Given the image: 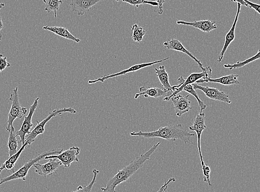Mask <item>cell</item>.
Here are the masks:
<instances>
[{
    "label": "cell",
    "mask_w": 260,
    "mask_h": 192,
    "mask_svg": "<svg viewBox=\"0 0 260 192\" xmlns=\"http://www.w3.org/2000/svg\"><path fill=\"white\" fill-rule=\"evenodd\" d=\"M160 144L159 142L154 144L148 151L137 157L121 170H118L116 174L109 180L106 187L101 188L102 192H117L115 190L116 186L127 181L137 170L141 168L158 148Z\"/></svg>",
    "instance_id": "6da1fadb"
},
{
    "label": "cell",
    "mask_w": 260,
    "mask_h": 192,
    "mask_svg": "<svg viewBox=\"0 0 260 192\" xmlns=\"http://www.w3.org/2000/svg\"><path fill=\"white\" fill-rule=\"evenodd\" d=\"M130 135L148 138H160L173 142L175 141L176 139H180L185 143H189L190 138L195 136L194 134L187 131L180 124H170L153 132H133L130 133Z\"/></svg>",
    "instance_id": "7a4b0ae2"
},
{
    "label": "cell",
    "mask_w": 260,
    "mask_h": 192,
    "mask_svg": "<svg viewBox=\"0 0 260 192\" xmlns=\"http://www.w3.org/2000/svg\"><path fill=\"white\" fill-rule=\"evenodd\" d=\"M62 151H63V149H51L48 150V151L36 155L34 158L30 159L27 163H26L23 167L20 168L17 172H15L11 175L7 176L6 177L3 178L1 180H0V186L5 183L8 182V181L16 179H21L24 181L26 180L30 169L33 167L35 163L39 162L42 159H44L47 156L59 154Z\"/></svg>",
    "instance_id": "3957f363"
},
{
    "label": "cell",
    "mask_w": 260,
    "mask_h": 192,
    "mask_svg": "<svg viewBox=\"0 0 260 192\" xmlns=\"http://www.w3.org/2000/svg\"><path fill=\"white\" fill-rule=\"evenodd\" d=\"M69 112L71 114H75L77 111L74 108H58L50 113L49 115L43 121L41 122H38L37 126H36L32 131L26 136L25 142L28 143L27 148H29L35 141L39 135L43 134L45 131V126L47 123L51 120L52 118L57 116H61L62 113Z\"/></svg>",
    "instance_id": "277c9868"
},
{
    "label": "cell",
    "mask_w": 260,
    "mask_h": 192,
    "mask_svg": "<svg viewBox=\"0 0 260 192\" xmlns=\"http://www.w3.org/2000/svg\"><path fill=\"white\" fill-rule=\"evenodd\" d=\"M212 76V69L210 66L206 67L205 71H202L200 73H192L189 76L184 78L181 76L178 79V85L171 86V92L172 94L169 96L163 98V100L169 101L171 97L177 95L179 93L183 91L184 87L187 85H191L194 84L197 81H198L204 77H211Z\"/></svg>",
    "instance_id": "5b68a950"
},
{
    "label": "cell",
    "mask_w": 260,
    "mask_h": 192,
    "mask_svg": "<svg viewBox=\"0 0 260 192\" xmlns=\"http://www.w3.org/2000/svg\"><path fill=\"white\" fill-rule=\"evenodd\" d=\"M10 100L12 102V105L10 108L8 115V125L7 131L10 132L12 127H13V123L16 119L22 118L27 113V108L23 107L21 105L18 94V87L15 88L13 90Z\"/></svg>",
    "instance_id": "8992f818"
},
{
    "label": "cell",
    "mask_w": 260,
    "mask_h": 192,
    "mask_svg": "<svg viewBox=\"0 0 260 192\" xmlns=\"http://www.w3.org/2000/svg\"><path fill=\"white\" fill-rule=\"evenodd\" d=\"M205 125V115L204 113H199L197 114L196 117L194 118L192 125L189 127V130L191 131H194L197 134V148H198V151L200 158L201 165L202 166V170H204L207 166L203 159L202 154L201 153V136L202 132L206 129Z\"/></svg>",
    "instance_id": "52a82bcc"
},
{
    "label": "cell",
    "mask_w": 260,
    "mask_h": 192,
    "mask_svg": "<svg viewBox=\"0 0 260 192\" xmlns=\"http://www.w3.org/2000/svg\"><path fill=\"white\" fill-rule=\"evenodd\" d=\"M39 100V97L36 98L33 105L30 107L28 115L25 116L22 127H21L20 130L16 133L17 136L20 137V140L19 142L22 144L25 143L26 136L30 133L31 128L34 126V124L32 123V119L34 114L38 107Z\"/></svg>",
    "instance_id": "ba28073f"
},
{
    "label": "cell",
    "mask_w": 260,
    "mask_h": 192,
    "mask_svg": "<svg viewBox=\"0 0 260 192\" xmlns=\"http://www.w3.org/2000/svg\"><path fill=\"white\" fill-rule=\"evenodd\" d=\"M170 59V57H168V58H165L163 60L149 62V63H144L133 65L131 67H130L129 68L123 70L121 72H118L116 74H113L111 75H106L103 76L102 77L98 78V79L95 80H90L88 81V84H96V83L98 82H104L106 80L108 79H111V78L116 77L118 76H123L126 75L128 73H131V72H135L142 69L145 68V67L154 66V65L160 63V62H162L163 61L168 60Z\"/></svg>",
    "instance_id": "9c48e42d"
},
{
    "label": "cell",
    "mask_w": 260,
    "mask_h": 192,
    "mask_svg": "<svg viewBox=\"0 0 260 192\" xmlns=\"http://www.w3.org/2000/svg\"><path fill=\"white\" fill-rule=\"evenodd\" d=\"M80 150L81 149L79 147H72L65 151H62L59 154L47 156L44 159L56 158L60 161L62 165H64V167L69 168L73 162H79L77 155L80 154Z\"/></svg>",
    "instance_id": "30bf717a"
},
{
    "label": "cell",
    "mask_w": 260,
    "mask_h": 192,
    "mask_svg": "<svg viewBox=\"0 0 260 192\" xmlns=\"http://www.w3.org/2000/svg\"><path fill=\"white\" fill-rule=\"evenodd\" d=\"M191 85L193 87L194 90H199L203 92L206 96L209 98L211 100L225 102L228 104L231 103V101L225 93L215 89V88L202 86L196 84V83L191 84Z\"/></svg>",
    "instance_id": "8fae6325"
},
{
    "label": "cell",
    "mask_w": 260,
    "mask_h": 192,
    "mask_svg": "<svg viewBox=\"0 0 260 192\" xmlns=\"http://www.w3.org/2000/svg\"><path fill=\"white\" fill-rule=\"evenodd\" d=\"M189 95H180L174 96L170 99L174 105L176 115L180 117L189 112L191 109V102L188 100Z\"/></svg>",
    "instance_id": "7c38bea8"
},
{
    "label": "cell",
    "mask_w": 260,
    "mask_h": 192,
    "mask_svg": "<svg viewBox=\"0 0 260 192\" xmlns=\"http://www.w3.org/2000/svg\"><path fill=\"white\" fill-rule=\"evenodd\" d=\"M61 165L62 163L60 161L57 160L56 158H51L49 159L48 163L44 164L36 163L34 164L33 167L35 169L36 173L46 177L49 175H52L54 173H57V169Z\"/></svg>",
    "instance_id": "4fadbf2b"
},
{
    "label": "cell",
    "mask_w": 260,
    "mask_h": 192,
    "mask_svg": "<svg viewBox=\"0 0 260 192\" xmlns=\"http://www.w3.org/2000/svg\"><path fill=\"white\" fill-rule=\"evenodd\" d=\"M237 12L235 15V19H234L231 28L229 31H228V32L226 34L225 36L224 44H223V46L219 55V58H218L217 60L218 62H220L222 60L223 56H224L226 51L228 48V46H229L231 43L232 42V41L234 40H235V29L237 23L238 22V16L241 12V5L240 4L237 3Z\"/></svg>",
    "instance_id": "5bb4252c"
},
{
    "label": "cell",
    "mask_w": 260,
    "mask_h": 192,
    "mask_svg": "<svg viewBox=\"0 0 260 192\" xmlns=\"http://www.w3.org/2000/svg\"><path fill=\"white\" fill-rule=\"evenodd\" d=\"M103 0H71L70 6L72 11L78 15L83 16L89 12L95 5Z\"/></svg>",
    "instance_id": "9a60e30c"
},
{
    "label": "cell",
    "mask_w": 260,
    "mask_h": 192,
    "mask_svg": "<svg viewBox=\"0 0 260 192\" xmlns=\"http://www.w3.org/2000/svg\"><path fill=\"white\" fill-rule=\"evenodd\" d=\"M163 45L165 49L181 52V53L188 55L190 58L194 60V61L198 64L202 71H205L206 67H203L201 63V62L198 59H197L195 57L190 53V52L187 50L183 45L182 44L180 41L178 40L173 38L171 40L165 41V42L164 43Z\"/></svg>",
    "instance_id": "2e32d148"
},
{
    "label": "cell",
    "mask_w": 260,
    "mask_h": 192,
    "mask_svg": "<svg viewBox=\"0 0 260 192\" xmlns=\"http://www.w3.org/2000/svg\"><path fill=\"white\" fill-rule=\"evenodd\" d=\"M176 24L179 25L190 26L205 33H210L212 31L217 28L216 23L211 20L195 21L194 22H186L185 21L178 20L176 22Z\"/></svg>",
    "instance_id": "e0dca14e"
},
{
    "label": "cell",
    "mask_w": 260,
    "mask_h": 192,
    "mask_svg": "<svg viewBox=\"0 0 260 192\" xmlns=\"http://www.w3.org/2000/svg\"><path fill=\"white\" fill-rule=\"evenodd\" d=\"M238 77L239 75L237 74H231L217 78V79H211V77H204L197 81L195 83L198 84L204 82H211L225 86L238 85L240 84V82L237 80Z\"/></svg>",
    "instance_id": "ac0fdd59"
},
{
    "label": "cell",
    "mask_w": 260,
    "mask_h": 192,
    "mask_svg": "<svg viewBox=\"0 0 260 192\" xmlns=\"http://www.w3.org/2000/svg\"><path fill=\"white\" fill-rule=\"evenodd\" d=\"M27 146L28 143L25 142V143L23 144V146L21 147L17 153L12 155V156L10 157L2 165L1 167H0V174H1L3 170H7L9 171V172H13V173L15 172V164L17 163L20 155L22 154L25 148H27Z\"/></svg>",
    "instance_id": "d6986e66"
},
{
    "label": "cell",
    "mask_w": 260,
    "mask_h": 192,
    "mask_svg": "<svg viewBox=\"0 0 260 192\" xmlns=\"http://www.w3.org/2000/svg\"><path fill=\"white\" fill-rule=\"evenodd\" d=\"M154 70L160 84L164 88V90L165 91L166 93H167L166 97L169 96L172 94V93L170 91L171 86L170 85L169 75L168 72L166 71L165 67L164 66H160L158 69L154 67Z\"/></svg>",
    "instance_id": "ffe728a7"
},
{
    "label": "cell",
    "mask_w": 260,
    "mask_h": 192,
    "mask_svg": "<svg viewBox=\"0 0 260 192\" xmlns=\"http://www.w3.org/2000/svg\"><path fill=\"white\" fill-rule=\"evenodd\" d=\"M43 29L47 31H49L50 32L54 33L57 35L61 36L67 40H70L75 41L77 43L81 42V40L75 37L69 31L68 29L65 28L58 27H49V26H45Z\"/></svg>",
    "instance_id": "44dd1931"
},
{
    "label": "cell",
    "mask_w": 260,
    "mask_h": 192,
    "mask_svg": "<svg viewBox=\"0 0 260 192\" xmlns=\"http://www.w3.org/2000/svg\"><path fill=\"white\" fill-rule=\"evenodd\" d=\"M139 90L140 92L137 93V94L135 95V99H137L139 97L142 95L145 98L153 97L157 98L162 97L166 93L165 90L159 89V88L157 87L147 88L145 87H140Z\"/></svg>",
    "instance_id": "7402d4cb"
},
{
    "label": "cell",
    "mask_w": 260,
    "mask_h": 192,
    "mask_svg": "<svg viewBox=\"0 0 260 192\" xmlns=\"http://www.w3.org/2000/svg\"><path fill=\"white\" fill-rule=\"evenodd\" d=\"M9 137L8 139V147L9 148V156L17 153L18 151V140L17 139V134L15 133V128L12 127L11 130L9 132Z\"/></svg>",
    "instance_id": "603a6c76"
},
{
    "label": "cell",
    "mask_w": 260,
    "mask_h": 192,
    "mask_svg": "<svg viewBox=\"0 0 260 192\" xmlns=\"http://www.w3.org/2000/svg\"><path fill=\"white\" fill-rule=\"evenodd\" d=\"M260 50H258L257 54L253 56L251 58H249L245 61L242 62L237 61L236 63L234 64L233 65L230 64H225L223 65V67L226 69H228L230 70L233 69H240L241 67L245 66L251 63V62L256 61L257 60H259L260 58Z\"/></svg>",
    "instance_id": "cb8c5ba5"
},
{
    "label": "cell",
    "mask_w": 260,
    "mask_h": 192,
    "mask_svg": "<svg viewBox=\"0 0 260 192\" xmlns=\"http://www.w3.org/2000/svg\"><path fill=\"white\" fill-rule=\"evenodd\" d=\"M45 4V10L48 13H54L55 19L57 18V13L58 12L60 5L62 4L61 0H43Z\"/></svg>",
    "instance_id": "d4e9b609"
},
{
    "label": "cell",
    "mask_w": 260,
    "mask_h": 192,
    "mask_svg": "<svg viewBox=\"0 0 260 192\" xmlns=\"http://www.w3.org/2000/svg\"><path fill=\"white\" fill-rule=\"evenodd\" d=\"M132 31L133 32L132 39L134 42L138 43H142L144 36L146 34V30L140 27L138 25L135 24L132 26Z\"/></svg>",
    "instance_id": "484cf974"
},
{
    "label": "cell",
    "mask_w": 260,
    "mask_h": 192,
    "mask_svg": "<svg viewBox=\"0 0 260 192\" xmlns=\"http://www.w3.org/2000/svg\"><path fill=\"white\" fill-rule=\"evenodd\" d=\"M183 91L189 93V94H190L192 96H193L196 98L197 103H198V105L200 108V113H202V111L205 110L207 107L206 105L203 101H201L200 99V98L199 97L198 95H197V93L195 91V90L194 89L193 87H192L191 85H186L184 87V89L182 91Z\"/></svg>",
    "instance_id": "4316f807"
},
{
    "label": "cell",
    "mask_w": 260,
    "mask_h": 192,
    "mask_svg": "<svg viewBox=\"0 0 260 192\" xmlns=\"http://www.w3.org/2000/svg\"><path fill=\"white\" fill-rule=\"evenodd\" d=\"M92 173L93 174V177L89 184L85 186L80 185L76 191H73L72 192H91L93 185H95V183L96 182V178L98 174L100 173V171L95 169L93 170Z\"/></svg>",
    "instance_id": "83f0119b"
},
{
    "label": "cell",
    "mask_w": 260,
    "mask_h": 192,
    "mask_svg": "<svg viewBox=\"0 0 260 192\" xmlns=\"http://www.w3.org/2000/svg\"><path fill=\"white\" fill-rule=\"evenodd\" d=\"M124 3L132 5L136 8H138L140 5L148 4L153 7H158V4L155 2L147 1V0H122Z\"/></svg>",
    "instance_id": "f1b7e54d"
},
{
    "label": "cell",
    "mask_w": 260,
    "mask_h": 192,
    "mask_svg": "<svg viewBox=\"0 0 260 192\" xmlns=\"http://www.w3.org/2000/svg\"><path fill=\"white\" fill-rule=\"evenodd\" d=\"M10 66H11V64L7 61V57L0 54V74H2V72L6 69L7 67Z\"/></svg>",
    "instance_id": "f546056e"
},
{
    "label": "cell",
    "mask_w": 260,
    "mask_h": 192,
    "mask_svg": "<svg viewBox=\"0 0 260 192\" xmlns=\"http://www.w3.org/2000/svg\"><path fill=\"white\" fill-rule=\"evenodd\" d=\"M176 179L174 177L170 178L160 188V189L156 192H166L167 190L169 184L171 183L174 182Z\"/></svg>",
    "instance_id": "4dcf8cb0"
},
{
    "label": "cell",
    "mask_w": 260,
    "mask_h": 192,
    "mask_svg": "<svg viewBox=\"0 0 260 192\" xmlns=\"http://www.w3.org/2000/svg\"><path fill=\"white\" fill-rule=\"evenodd\" d=\"M243 1L247 5V7L253 9L254 10V11H255L259 14H260L259 5L254 4L253 3L249 2L248 0H243Z\"/></svg>",
    "instance_id": "1f68e13d"
},
{
    "label": "cell",
    "mask_w": 260,
    "mask_h": 192,
    "mask_svg": "<svg viewBox=\"0 0 260 192\" xmlns=\"http://www.w3.org/2000/svg\"><path fill=\"white\" fill-rule=\"evenodd\" d=\"M155 2L158 4V10H154V12L157 13L159 15H162L163 13V4L165 0H155Z\"/></svg>",
    "instance_id": "d6a6232c"
},
{
    "label": "cell",
    "mask_w": 260,
    "mask_h": 192,
    "mask_svg": "<svg viewBox=\"0 0 260 192\" xmlns=\"http://www.w3.org/2000/svg\"><path fill=\"white\" fill-rule=\"evenodd\" d=\"M5 7L4 3L0 4V10H1ZM4 28V24L3 23V19L0 16V41H1L3 38L2 30Z\"/></svg>",
    "instance_id": "836d02e7"
},
{
    "label": "cell",
    "mask_w": 260,
    "mask_h": 192,
    "mask_svg": "<svg viewBox=\"0 0 260 192\" xmlns=\"http://www.w3.org/2000/svg\"><path fill=\"white\" fill-rule=\"evenodd\" d=\"M231 1L232 2L240 4L241 5L247 7V5L245 2H244L243 0H231Z\"/></svg>",
    "instance_id": "e575fe53"
},
{
    "label": "cell",
    "mask_w": 260,
    "mask_h": 192,
    "mask_svg": "<svg viewBox=\"0 0 260 192\" xmlns=\"http://www.w3.org/2000/svg\"><path fill=\"white\" fill-rule=\"evenodd\" d=\"M116 2H119L120 0H116Z\"/></svg>",
    "instance_id": "d590c367"
}]
</instances>
